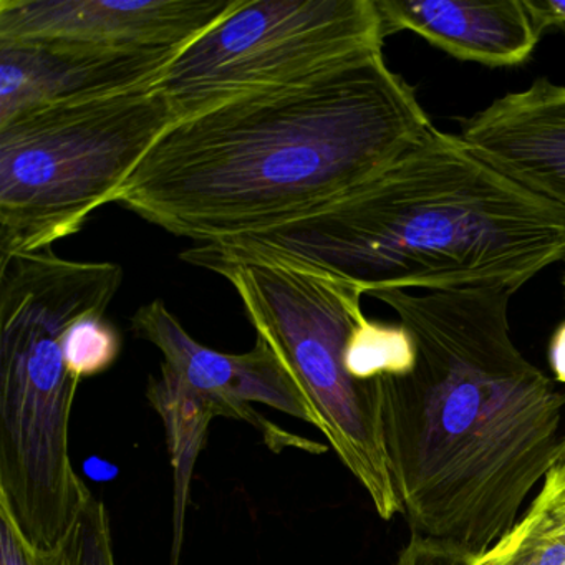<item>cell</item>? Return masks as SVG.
I'll return each instance as SVG.
<instances>
[{"mask_svg":"<svg viewBox=\"0 0 565 565\" xmlns=\"http://www.w3.org/2000/svg\"><path fill=\"white\" fill-rule=\"evenodd\" d=\"M386 35L409 31L459 61L515 67L529 61L539 34L524 0H375Z\"/></svg>","mask_w":565,"mask_h":565,"instance_id":"obj_12","label":"cell"},{"mask_svg":"<svg viewBox=\"0 0 565 565\" xmlns=\"http://www.w3.org/2000/svg\"><path fill=\"white\" fill-rule=\"evenodd\" d=\"M433 127L415 88L376 49L300 84L178 120L114 203L174 236L217 243L343 196Z\"/></svg>","mask_w":565,"mask_h":565,"instance_id":"obj_2","label":"cell"},{"mask_svg":"<svg viewBox=\"0 0 565 565\" xmlns=\"http://www.w3.org/2000/svg\"><path fill=\"white\" fill-rule=\"evenodd\" d=\"M243 0H0V42L178 51Z\"/></svg>","mask_w":565,"mask_h":565,"instance_id":"obj_9","label":"cell"},{"mask_svg":"<svg viewBox=\"0 0 565 565\" xmlns=\"http://www.w3.org/2000/svg\"><path fill=\"white\" fill-rule=\"evenodd\" d=\"M413 360L415 345L399 323L393 326L363 317L347 342L345 366L360 382H376L405 372Z\"/></svg>","mask_w":565,"mask_h":565,"instance_id":"obj_13","label":"cell"},{"mask_svg":"<svg viewBox=\"0 0 565 565\" xmlns=\"http://www.w3.org/2000/svg\"><path fill=\"white\" fill-rule=\"evenodd\" d=\"M565 257V213L433 127L382 173L269 230L184 250L264 259L362 290L521 289Z\"/></svg>","mask_w":565,"mask_h":565,"instance_id":"obj_3","label":"cell"},{"mask_svg":"<svg viewBox=\"0 0 565 565\" xmlns=\"http://www.w3.org/2000/svg\"><path fill=\"white\" fill-rule=\"evenodd\" d=\"M78 565H117L107 505L92 494L81 518Z\"/></svg>","mask_w":565,"mask_h":565,"instance_id":"obj_17","label":"cell"},{"mask_svg":"<svg viewBox=\"0 0 565 565\" xmlns=\"http://www.w3.org/2000/svg\"><path fill=\"white\" fill-rule=\"evenodd\" d=\"M180 54L0 42V125L44 105L154 87Z\"/></svg>","mask_w":565,"mask_h":565,"instance_id":"obj_10","label":"cell"},{"mask_svg":"<svg viewBox=\"0 0 565 565\" xmlns=\"http://www.w3.org/2000/svg\"><path fill=\"white\" fill-rule=\"evenodd\" d=\"M177 121L154 85L44 105L0 125V257L77 234Z\"/></svg>","mask_w":565,"mask_h":565,"instance_id":"obj_5","label":"cell"},{"mask_svg":"<svg viewBox=\"0 0 565 565\" xmlns=\"http://www.w3.org/2000/svg\"><path fill=\"white\" fill-rule=\"evenodd\" d=\"M78 554L81 521L54 547H38L22 531L8 501L0 498V565H78Z\"/></svg>","mask_w":565,"mask_h":565,"instance_id":"obj_16","label":"cell"},{"mask_svg":"<svg viewBox=\"0 0 565 565\" xmlns=\"http://www.w3.org/2000/svg\"><path fill=\"white\" fill-rule=\"evenodd\" d=\"M466 145L565 213V87L539 78L462 121Z\"/></svg>","mask_w":565,"mask_h":565,"instance_id":"obj_11","label":"cell"},{"mask_svg":"<svg viewBox=\"0 0 565 565\" xmlns=\"http://www.w3.org/2000/svg\"><path fill=\"white\" fill-rule=\"evenodd\" d=\"M131 330L138 339L153 343L163 353L161 369L168 370L186 388L216 406L220 416L243 419L253 425L273 451L286 448L327 451L326 446L284 431L254 409L253 403H260L316 428L319 425L302 390L282 360L259 337L256 347L241 355L217 352L196 342L163 300L140 307L131 317Z\"/></svg>","mask_w":565,"mask_h":565,"instance_id":"obj_8","label":"cell"},{"mask_svg":"<svg viewBox=\"0 0 565 565\" xmlns=\"http://www.w3.org/2000/svg\"><path fill=\"white\" fill-rule=\"evenodd\" d=\"M525 9L539 34L547 28L565 25V2L558 0H524Z\"/></svg>","mask_w":565,"mask_h":565,"instance_id":"obj_20","label":"cell"},{"mask_svg":"<svg viewBox=\"0 0 565 565\" xmlns=\"http://www.w3.org/2000/svg\"><path fill=\"white\" fill-rule=\"evenodd\" d=\"M471 565H565V519L525 512L511 532Z\"/></svg>","mask_w":565,"mask_h":565,"instance_id":"obj_14","label":"cell"},{"mask_svg":"<svg viewBox=\"0 0 565 565\" xmlns=\"http://www.w3.org/2000/svg\"><path fill=\"white\" fill-rule=\"evenodd\" d=\"M564 287H565V280H564Z\"/></svg>","mask_w":565,"mask_h":565,"instance_id":"obj_22","label":"cell"},{"mask_svg":"<svg viewBox=\"0 0 565 565\" xmlns=\"http://www.w3.org/2000/svg\"><path fill=\"white\" fill-rule=\"evenodd\" d=\"M383 41L375 0H243L174 58L157 87L184 120L309 81Z\"/></svg>","mask_w":565,"mask_h":565,"instance_id":"obj_7","label":"cell"},{"mask_svg":"<svg viewBox=\"0 0 565 565\" xmlns=\"http://www.w3.org/2000/svg\"><path fill=\"white\" fill-rule=\"evenodd\" d=\"M548 359L554 370L555 379L565 383V322L558 327L557 332L552 337L551 350H548Z\"/></svg>","mask_w":565,"mask_h":565,"instance_id":"obj_21","label":"cell"},{"mask_svg":"<svg viewBox=\"0 0 565 565\" xmlns=\"http://www.w3.org/2000/svg\"><path fill=\"white\" fill-rule=\"evenodd\" d=\"M124 280L114 263H78L52 247L0 257V498L29 541L54 547L94 492L71 458L82 380L68 372L72 323L107 312Z\"/></svg>","mask_w":565,"mask_h":565,"instance_id":"obj_4","label":"cell"},{"mask_svg":"<svg viewBox=\"0 0 565 565\" xmlns=\"http://www.w3.org/2000/svg\"><path fill=\"white\" fill-rule=\"evenodd\" d=\"M527 511L545 518L565 519V436H562L554 461Z\"/></svg>","mask_w":565,"mask_h":565,"instance_id":"obj_19","label":"cell"},{"mask_svg":"<svg viewBox=\"0 0 565 565\" xmlns=\"http://www.w3.org/2000/svg\"><path fill=\"white\" fill-rule=\"evenodd\" d=\"M121 352V335L105 312H92L72 323L64 337L68 372L78 380L107 372Z\"/></svg>","mask_w":565,"mask_h":565,"instance_id":"obj_15","label":"cell"},{"mask_svg":"<svg viewBox=\"0 0 565 565\" xmlns=\"http://www.w3.org/2000/svg\"><path fill=\"white\" fill-rule=\"evenodd\" d=\"M233 284L257 337L273 347L302 390L342 465L383 521L402 514L390 471L380 380L360 382L345 366L353 329L365 317L362 290L333 277L264 259L207 260Z\"/></svg>","mask_w":565,"mask_h":565,"instance_id":"obj_6","label":"cell"},{"mask_svg":"<svg viewBox=\"0 0 565 565\" xmlns=\"http://www.w3.org/2000/svg\"><path fill=\"white\" fill-rule=\"evenodd\" d=\"M472 555L448 542L412 534L395 565H471Z\"/></svg>","mask_w":565,"mask_h":565,"instance_id":"obj_18","label":"cell"},{"mask_svg":"<svg viewBox=\"0 0 565 565\" xmlns=\"http://www.w3.org/2000/svg\"><path fill=\"white\" fill-rule=\"evenodd\" d=\"M511 290H380L415 360L380 379L390 471L413 534L484 554L561 445L565 393L514 345Z\"/></svg>","mask_w":565,"mask_h":565,"instance_id":"obj_1","label":"cell"}]
</instances>
